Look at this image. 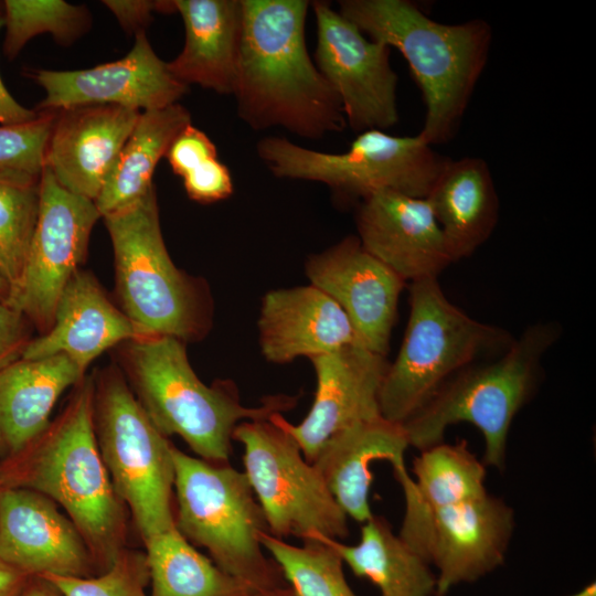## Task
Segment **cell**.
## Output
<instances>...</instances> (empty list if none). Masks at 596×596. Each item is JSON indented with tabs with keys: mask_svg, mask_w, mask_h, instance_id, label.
Segmentation results:
<instances>
[{
	"mask_svg": "<svg viewBox=\"0 0 596 596\" xmlns=\"http://www.w3.org/2000/svg\"><path fill=\"white\" fill-rule=\"evenodd\" d=\"M243 23L233 96L254 130L281 127L320 139L347 127L341 103L305 40L310 2L242 0Z\"/></svg>",
	"mask_w": 596,
	"mask_h": 596,
	"instance_id": "obj_1",
	"label": "cell"
},
{
	"mask_svg": "<svg viewBox=\"0 0 596 596\" xmlns=\"http://www.w3.org/2000/svg\"><path fill=\"white\" fill-rule=\"evenodd\" d=\"M93 411L94 376H85L58 416L0 462V488L53 500L82 534L100 574L127 549L128 518L97 447Z\"/></svg>",
	"mask_w": 596,
	"mask_h": 596,
	"instance_id": "obj_2",
	"label": "cell"
},
{
	"mask_svg": "<svg viewBox=\"0 0 596 596\" xmlns=\"http://www.w3.org/2000/svg\"><path fill=\"white\" fill-rule=\"evenodd\" d=\"M339 12L368 38L401 52L425 104L418 132L428 145L457 132L492 40L483 20L441 23L408 0H342Z\"/></svg>",
	"mask_w": 596,
	"mask_h": 596,
	"instance_id": "obj_3",
	"label": "cell"
},
{
	"mask_svg": "<svg viewBox=\"0 0 596 596\" xmlns=\"http://www.w3.org/2000/svg\"><path fill=\"white\" fill-rule=\"evenodd\" d=\"M120 370L137 401L164 435H178L199 458L228 462L236 426L268 419L295 406L297 398L269 396L259 406H244L236 385L203 383L192 369L185 343L168 336H143L121 343Z\"/></svg>",
	"mask_w": 596,
	"mask_h": 596,
	"instance_id": "obj_4",
	"label": "cell"
},
{
	"mask_svg": "<svg viewBox=\"0 0 596 596\" xmlns=\"http://www.w3.org/2000/svg\"><path fill=\"white\" fill-rule=\"evenodd\" d=\"M115 257L121 310L143 336H168L184 343L211 326L207 288L177 268L167 251L156 188L103 216Z\"/></svg>",
	"mask_w": 596,
	"mask_h": 596,
	"instance_id": "obj_5",
	"label": "cell"
},
{
	"mask_svg": "<svg viewBox=\"0 0 596 596\" xmlns=\"http://www.w3.org/2000/svg\"><path fill=\"white\" fill-rule=\"evenodd\" d=\"M174 522L214 564L254 594L287 586L260 536L264 512L244 471L192 457L173 445Z\"/></svg>",
	"mask_w": 596,
	"mask_h": 596,
	"instance_id": "obj_6",
	"label": "cell"
},
{
	"mask_svg": "<svg viewBox=\"0 0 596 596\" xmlns=\"http://www.w3.org/2000/svg\"><path fill=\"white\" fill-rule=\"evenodd\" d=\"M560 333L556 323L532 324L494 361L457 372L402 424L409 446L424 450L441 443L448 426L470 423L483 436L485 466L503 469L511 423L533 394L542 358Z\"/></svg>",
	"mask_w": 596,
	"mask_h": 596,
	"instance_id": "obj_7",
	"label": "cell"
},
{
	"mask_svg": "<svg viewBox=\"0 0 596 596\" xmlns=\"http://www.w3.org/2000/svg\"><path fill=\"white\" fill-rule=\"evenodd\" d=\"M409 304L402 347L379 394L381 416L401 425L457 372L500 356L514 341L507 330L478 321L450 302L437 278L412 281Z\"/></svg>",
	"mask_w": 596,
	"mask_h": 596,
	"instance_id": "obj_8",
	"label": "cell"
},
{
	"mask_svg": "<svg viewBox=\"0 0 596 596\" xmlns=\"http://www.w3.org/2000/svg\"><path fill=\"white\" fill-rule=\"evenodd\" d=\"M93 419L103 462L142 542L175 526L173 444L148 417L119 366L94 376Z\"/></svg>",
	"mask_w": 596,
	"mask_h": 596,
	"instance_id": "obj_9",
	"label": "cell"
},
{
	"mask_svg": "<svg viewBox=\"0 0 596 596\" xmlns=\"http://www.w3.org/2000/svg\"><path fill=\"white\" fill-rule=\"evenodd\" d=\"M256 150L274 175L320 182L341 201L359 203L380 191L426 198L449 160L419 135L393 136L380 129L360 132L341 153L277 136L260 139Z\"/></svg>",
	"mask_w": 596,
	"mask_h": 596,
	"instance_id": "obj_10",
	"label": "cell"
},
{
	"mask_svg": "<svg viewBox=\"0 0 596 596\" xmlns=\"http://www.w3.org/2000/svg\"><path fill=\"white\" fill-rule=\"evenodd\" d=\"M233 440L243 446L244 472L272 535L301 541L348 536L347 514L279 424L272 418L242 422Z\"/></svg>",
	"mask_w": 596,
	"mask_h": 596,
	"instance_id": "obj_11",
	"label": "cell"
},
{
	"mask_svg": "<svg viewBox=\"0 0 596 596\" xmlns=\"http://www.w3.org/2000/svg\"><path fill=\"white\" fill-rule=\"evenodd\" d=\"M99 217L94 201L65 190L43 168L39 214L23 273L4 302L23 313L40 334L52 326L57 301L84 263Z\"/></svg>",
	"mask_w": 596,
	"mask_h": 596,
	"instance_id": "obj_12",
	"label": "cell"
},
{
	"mask_svg": "<svg viewBox=\"0 0 596 596\" xmlns=\"http://www.w3.org/2000/svg\"><path fill=\"white\" fill-rule=\"evenodd\" d=\"M315 64L336 92L347 126L360 134L398 121L397 75L391 49L365 34L327 1H313Z\"/></svg>",
	"mask_w": 596,
	"mask_h": 596,
	"instance_id": "obj_13",
	"label": "cell"
},
{
	"mask_svg": "<svg viewBox=\"0 0 596 596\" xmlns=\"http://www.w3.org/2000/svg\"><path fill=\"white\" fill-rule=\"evenodd\" d=\"M123 58L77 71L28 70L45 92L36 111L84 105H116L139 111L178 103L189 87L178 82L153 51L145 31Z\"/></svg>",
	"mask_w": 596,
	"mask_h": 596,
	"instance_id": "obj_14",
	"label": "cell"
},
{
	"mask_svg": "<svg viewBox=\"0 0 596 596\" xmlns=\"http://www.w3.org/2000/svg\"><path fill=\"white\" fill-rule=\"evenodd\" d=\"M310 285L332 298L348 316L363 348L386 356L405 281L348 236L306 263Z\"/></svg>",
	"mask_w": 596,
	"mask_h": 596,
	"instance_id": "obj_15",
	"label": "cell"
},
{
	"mask_svg": "<svg viewBox=\"0 0 596 596\" xmlns=\"http://www.w3.org/2000/svg\"><path fill=\"white\" fill-rule=\"evenodd\" d=\"M513 529V510L489 493L432 513L418 554L437 568L436 596L502 565Z\"/></svg>",
	"mask_w": 596,
	"mask_h": 596,
	"instance_id": "obj_16",
	"label": "cell"
},
{
	"mask_svg": "<svg viewBox=\"0 0 596 596\" xmlns=\"http://www.w3.org/2000/svg\"><path fill=\"white\" fill-rule=\"evenodd\" d=\"M0 558L28 576L98 574L72 520L46 496L23 488H0Z\"/></svg>",
	"mask_w": 596,
	"mask_h": 596,
	"instance_id": "obj_17",
	"label": "cell"
},
{
	"mask_svg": "<svg viewBox=\"0 0 596 596\" xmlns=\"http://www.w3.org/2000/svg\"><path fill=\"white\" fill-rule=\"evenodd\" d=\"M317 386L311 408L297 425L270 418L288 432L312 462L323 443L339 430L380 414L379 394L389 362L359 344L310 359Z\"/></svg>",
	"mask_w": 596,
	"mask_h": 596,
	"instance_id": "obj_18",
	"label": "cell"
},
{
	"mask_svg": "<svg viewBox=\"0 0 596 596\" xmlns=\"http://www.w3.org/2000/svg\"><path fill=\"white\" fill-rule=\"evenodd\" d=\"M356 236L404 281L437 276L455 262L425 198L380 191L359 203Z\"/></svg>",
	"mask_w": 596,
	"mask_h": 596,
	"instance_id": "obj_19",
	"label": "cell"
},
{
	"mask_svg": "<svg viewBox=\"0 0 596 596\" xmlns=\"http://www.w3.org/2000/svg\"><path fill=\"white\" fill-rule=\"evenodd\" d=\"M140 113L116 105L56 110L44 167L62 188L95 202Z\"/></svg>",
	"mask_w": 596,
	"mask_h": 596,
	"instance_id": "obj_20",
	"label": "cell"
},
{
	"mask_svg": "<svg viewBox=\"0 0 596 596\" xmlns=\"http://www.w3.org/2000/svg\"><path fill=\"white\" fill-rule=\"evenodd\" d=\"M143 337L89 272L79 269L64 288L50 329L33 338L23 359L65 355L82 372L108 349Z\"/></svg>",
	"mask_w": 596,
	"mask_h": 596,
	"instance_id": "obj_21",
	"label": "cell"
},
{
	"mask_svg": "<svg viewBox=\"0 0 596 596\" xmlns=\"http://www.w3.org/2000/svg\"><path fill=\"white\" fill-rule=\"evenodd\" d=\"M258 329L263 355L278 364L359 344L345 312L312 285L267 292L262 301Z\"/></svg>",
	"mask_w": 596,
	"mask_h": 596,
	"instance_id": "obj_22",
	"label": "cell"
},
{
	"mask_svg": "<svg viewBox=\"0 0 596 596\" xmlns=\"http://www.w3.org/2000/svg\"><path fill=\"white\" fill-rule=\"evenodd\" d=\"M408 447L403 426L377 416L333 434L311 464L347 517L364 523L374 515L370 505L372 462L386 460L393 469L405 466Z\"/></svg>",
	"mask_w": 596,
	"mask_h": 596,
	"instance_id": "obj_23",
	"label": "cell"
},
{
	"mask_svg": "<svg viewBox=\"0 0 596 596\" xmlns=\"http://www.w3.org/2000/svg\"><path fill=\"white\" fill-rule=\"evenodd\" d=\"M393 470L405 498L398 536L416 553L432 513L488 493L486 466L469 450L465 440L441 441L421 450L413 461L415 479L405 466Z\"/></svg>",
	"mask_w": 596,
	"mask_h": 596,
	"instance_id": "obj_24",
	"label": "cell"
},
{
	"mask_svg": "<svg viewBox=\"0 0 596 596\" xmlns=\"http://www.w3.org/2000/svg\"><path fill=\"white\" fill-rule=\"evenodd\" d=\"M182 18L185 41L167 63L170 74L185 86L199 85L232 95L242 35V0H173Z\"/></svg>",
	"mask_w": 596,
	"mask_h": 596,
	"instance_id": "obj_25",
	"label": "cell"
},
{
	"mask_svg": "<svg viewBox=\"0 0 596 596\" xmlns=\"http://www.w3.org/2000/svg\"><path fill=\"white\" fill-rule=\"evenodd\" d=\"M85 373L65 355L19 359L0 370V449L17 454L50 424L60 396Z\"/></svg>",
	"mask_w": 596,
	"mask_h": 596,
	"instance_id": "obj_26",
	"label": "cell"
},
{
	"mask_svg": "<svg viewBox=\"0 0 596 596\" xmlns=\"http://www.w3.org/2000/svg\"><path fill=\"white\" fill-rule=\"evenodd\" d=\"M425 199L455 262L471 255L497 225L499 199L481 158L449 159Z\"/></svg>",
	"mask_w": 596,
	"mask_h": 596,
	"instance_id": "obj_27",
	"label": "cell"
},
{
	"mask_svg": "<svg viewBox=\"0 0 596 596\" xmlns=\"http://www.w3.org/2000/svg\"><path fill=\"white\" fill-rule=\"evenodd\" d=\"M190 124L189 110L179 103L140 113L95 201L102 217L155 185L152 175L158 162Z\"/></svg>",
	"mask_w": 596,
	"mask_h": 596,
	"instance_id": "obj_28",
	"label": "cell"
},
{
	"mask_svg": "<svg viewBox=\"0 0 596 596\" xmlns=\"http://www.w3.org/2000/svg\"><path fill=\"white\" fill-rule=\"evenodd\" d=\"M328 540L354 575L371 581L381 596H436L437 577L429 563L383 517L363 523L356 544Z\"/></svg>",
	"mask_w": 596,
	"mask_h": 596,
	"instance_id": "obj_29",
	"label": "cell"
},
{
	"mask_svg": "<svg viewBox=\"0 0 596 596\" xmlns=\"http://www.w3.org/2000/svg\"><path fill=\"white\" fill-rule=\"evenodd\" d=\"M149 596H254L173 526L143 541Z\"/></svg>",
	"mask_w": 596,
	"mask_h": 596,
	"instance_id": "obj_30",
	"label": "cell"
},
{
	"mask_svg": "<svg viewBox=\"0 0 596 596\" xmlns=\"http://www.w3.org/2000/svg\"><path fill=\"white\" fill-rule=\"evenodd\" d=\"M260 541L296 596H358L345 578L343 560L328 539L301 541L298 546L265 532Z\"/></svg>",
	"mask_w": 596,
	"mask_h": 596,
	"instance_id": "obj_31",
	"label": "cell"
},
{
	"mask_svg": "<svg viewBox=\"0 0 596 596\" xmlns=\"http://www.w3.org/2000/svg\"><path fill=\"white\" fill-rule=\"evenodd\" d=\"M40 179L0 171V275L10 291L21 279L35 228Z\"/></svg>",
	"mask_w": 596,
	"mask_h": 596,
	"instance_id": "obj_32",
	"label": "cell"
},
{
	"mask_svg": "<svg viewBox=\"0 0 596 596\" xmlns=\"http://www.w3.org/2000/svg\"><path fill=\"white\" fill-rule=\"evenodd\" d=\"M3 20L2 51L9 61L39 34L50 33L58 44L67 46L84 35L92 24L85 6L62 0H6Z\"/></svg>",
	"mask_w": 596,
	"mask_h": 596,
	"instance_id": "obj_33",
	"label": "cell"
},
{
	"mask_svg": "<svg viewBox=\"0 0 596 596\" xmlns=\"http://www.w3.org/2000/svg\"><path fill=\"white\" fill-rule=\"evenodd\" d=\"M166 157L191 200L214 203L233 193L230 170L219 160L215 145L192 124L177 136Z\"/></svg>",
	"mask_w": 596,
	"mask_h": 596,
	"instance_id": "obj_34",
	"label": "cell"
},
{
	"mask_svg": "<svg viewBox=\"0 0 596 596\" xmlns=\"http://www.w3.org/2000/svg\"><path fill=\"white\" fill-rule=\"evenodd\" d=\"M64 596H149V568L145 552L125 549L105 572L91 577L41 576Z\"/></svg>",
	"mask_w": 596,
	"mask_h": 596,
	"instance_id": "obj_35",
	"label": "cell"
},
{
	"mask_svg": "<svg viewBox=\"0 0 596 596\" xmlns=\"http://www.w3.org/2000/svg\"><path fill=\"white\" fill-rule=\"evenodd\" d=\"M28 123L0 126V171L40 178L55 111H38Z\"/></svg>",
	"mask_w": 596,
	"mask_h": 596,
	"instance_id": "obj_36",
	"label": "cell"
},
{
	"mask_svg": "<svg viewBox=\"0 0 596 596\" xmlns=\"http://www.w3.org/2000/svg\"><path fill=\"white\" fill-rule=\"evenodd\" d=\"M33 329L23 313L0 302V370L22 358Z\"/></svg>",
	"mask_w": 596,
	"mask_h": 596,
	"instance_id": "obj_37",
	"label": "cell"
},
{
	"mask_svg": "<svg viewBox=\"0 0 596 596\" xmlns=\"http://www.w3.org/2000/svg\"><path fill=\"white\" fill-rule=\"evenodd\" d=\"M103 4L116 17L120 26L128 34L145 31L151 23L155 11L160 13L175 12L173 1L104 0Z\"/></svg>",
	"mask_w": 596,
	"mask_h": 596,
	"instance_id": "obj_38",
	"label": "cell"
},
{
	"mask_svg": "<svg viewBox=\"0 0 596 596\" xmlns=\"http://www.w3.org/2000/svg\"><path fill=\"white\" fill-rule=\"evenodd\" d=\"M4 26L3 12H0V30ZM39 116L35 109H29L18 103L7 89L0 76V124L19 125Z\"/></svg>",
	"mask_w": 596,
	"mask_h": 596,
	"instance_id": "obj_39",
	"label": "cell"
},
{
	"mask_svg": "<svg viewBox=\"0 0 596 596\" xmlns=\"http://www.w3.org/2000/svg\"><path fill=\"white\" fill-rule=\"evenodd\" d=\"M30 577L0 558V596H18Z\"/></svg>",
	"mask_w": 596,
	"mask_h": 596,
	"instance_id": "obj_40",
	"label": "cell"
},
{
	"mask_svg": "<svg viewBox=\"0 0 596 596\" xmlns=\"http://www.w3.org/2000/svg\"><path fill=\"white\" fill-rule=\"evenodd\" d=\"M18 596H64L49 579L31 576Z\"/></svg>",
	"mask_w": 596,
	"mask_h": 596,
	"instance_id": "obj_41",
	"label": "cell"
},
{
	"mask_svg": "<svg viewBox=\"0 0 596 596\" xmlns=\"http://www.w3.org/2000/svg\"><path fill=\"white\" fill-rule=\"evenodd\" d=\"M259 596H296L290 587L284 586L269 592L260 593Z\"/></svg>",
	"mask_w": 596,
	"mask_h": 596,
	"instance_id": "obj_42",
	"label": "cell"
},
{
	"mask_svg": "<svg viewBox=\"0 0 596 596\" xmlns=\"http://www.w3.org/2000/svg\"><path fill=\"white\" fill-rule=\"evenodd\" d=\"M10 295V286L7 280L0 275V302H6Z\"/></svg>",
	"mask_w": 596,
	"mask_h": 596,
	"instance_id": "obj_43",
	"label": "cell"
},
{
	"mask_svg": "<svg viewBox=\"0 0 596 596\" xmlns=\"http://www.w3.org/2000/svg\"><path fill=\"white\" fill-rule=\"evenodd\" d=\"M568 596H596V585L594 582L589 583L583 589Z\"/></svg>",
	"mask_w": 596,
	"mask_h": 596,
	"instance_id": "obj_44",
	"label": "cell"
},
{
	"mask_svg": "<svg viewBox=\"0 0 596 596\" xmlns=\"http://www.w3.org/2000/svg\"><path fill=\"white\" fill-rule=\"evenodd\" d=\"M0 12H3V1H0Z\"/></svg>",
	"mask_w": 596,
	"mask_h": 596,
	"instance_id": "obj_45",
	"label": "cell"
}]
</instances>
